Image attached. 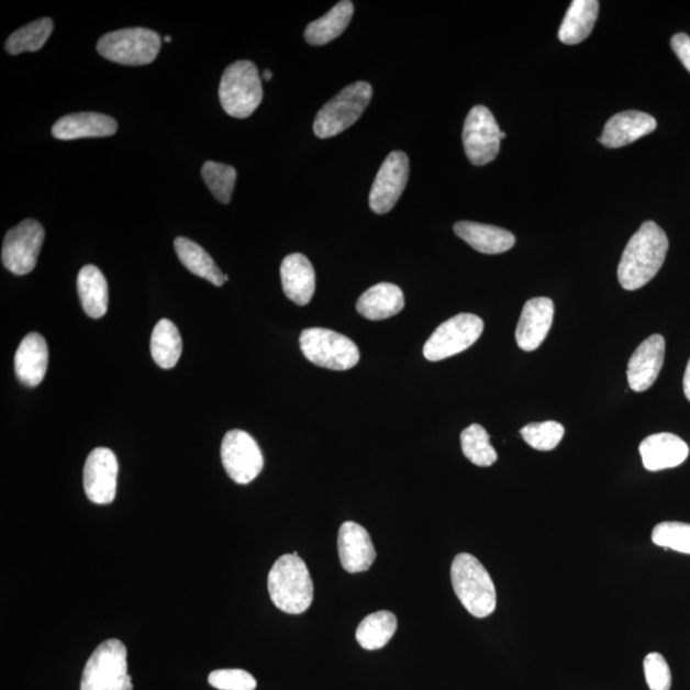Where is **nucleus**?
I'll return each mask as SVG.
<instances>
[{
  "label": "nucleus",
  "mask_w": 690,
  "mask_h": 690,
  "mask_svg": "<svg viewBox=\"0 0 690 690\" xmlns=\"http://www.w3.org/2000/svg\"><path fill=\"white\" fill-rule=\"evenodd\" d=\"M669 249L668 235L655 222L643 223L626 245L617 268L625 290L645 287L660 271Z\"/></svg>",
  "instance_id": "obj_1"
},
{
  "label": "nucleus",
  "mask_w": 690,
  "mask_h": 690,
  "mask_svg": "<svg viewBox=\"0 0 690 690\" xmlns=\"http://www.w3.org/2000/svg\"><path fill=\"white\" fill-rule=\"evenodd\" d=\"M268 588L270 599L286 614H302L313 601V582L298 553L287 554L274 564Z\"/></svg>",
  "instance_id": "obj_2"
},
{
  "label": "nucleus",
  "mask_w": 690,
  "mask_h": 690,
  "mask_svg": "<svg viewBox=\"0 0 690 690\" xmlns=\"http://www.w3.org/2000/svg\"><path fill=\"white\" fill-rule=\"evenodd\" d=\"M454 592L470 615L490 616L497 609V588L489 571L474 555L461 553L450 569Z\"/></svg>",
  "instance_id": "obj_3"
},
{
  "label": "nucleus",
  "mask_w": 690,
  "mask_h": 690,
  "mask_svg": "<svg viewBox=\"0 0 690 690\" xmlns=\"http://www.w3.org/2000/svg\"><path fill=\"white\" fill-rule=\"evenodd\" d=\"M263 97L261 77L255 63L238 60L224 70L219 98L226 114L245 120L261 104Z\"/></svg>",
  "instance_id": "obj_4"
},
{
  "label": "nucleus",
  "mask_w": 690,
  "mask_h": 690,
  "mask_svg": "<svg viewBox=\"0 0 690 690\" xmlns=\"http://www.w3.org/2000/svg\"><path fill=\"white\" fill-rule=\"evenodd\" d=\"M372 98L371 85L359 81L347 86L320 109L313 132L319 138H331L348 130L366 111Z\"/></svg>",
  "instance_id": "obj_5"
},
{
  "label": "nucleus",
  "mask_w": 690,
  "mask_h": 690,
  "mask_svg": "<svg viewBox=\"0 0 690 690\" xmlns=\"http://www.w3.org/2000/svg\"><path fill=\"white\" fill-rule=\"evenodd\" d=\"M127 649L121 641L109 639L93 650L85 665L81 690H132Z\"/></svg>",
  "instance_id": "obj_6"
},
{
  "label": "nucleus",
  "mask_w": 690,
  "mask_h": 690,
  "mask_svg": "<svg viewBox=\"0 0 690 690\" xmlns=\"http://www.w3.org/2000/svg\"><path fill=\"white\" fill-rule=\"evenodd\" d=\"M97 49L101 57L123 66L151 65L162 49V37L153 30L132 27L101 36Z\"/></svg>",
  "instance_id": "obj_7"
},
{
  "label": "nucleus",
  "mask_w": 690,
  "mask_h": 690,
  "mask_svg": "<svg viewBox=\"0 0 690 690\" xmlns=\"http://www.w3.org/2000/svg\"><path fill=\"white\" fill-rule=\"evenodd\" d=\"M300 345L310 363L329 370H349L359 360L356 343L327 329H305L301 334Z\"/></svg>",
  "instance_id": "obj_8"
},
{
  "label": "nucleus",
  "mask_w": 690,
  "mask_h": 690,
  "mask_svg": "<svg viewBox=\"0 0 690 690\" xmlns=\"http://www.w3.org/2000/svg\"><path fill=\"white\" fill-rule=\"evenodd\" d=\"M483 321L472 313L459 315L445 321L436 329L423 347V356L431 363H437L465 352L480 340Z\"/></svg>",
  "instance_id": "obj_9"
},
{
  "label": "nucleus",
  "mask_w": 690,
  "mask_h": 690,
  "mask_svg": "<svg viewBox=\"0 0 690 690\" xmlns=\"http://www.w3.org/2000/svg\"><path fill=\"white\" fill-rule=\"evenodd\" d=\"M45 231L33 219H26L5 234L2 261L4 268L15 276H26L35 269L43 247Z\"/></svg>",
  "instance_id": "obj_10"
},
{
  "label": "nucleus",
  "mask_w": 690,
  "mask_h": 690,
  "mask_svg": "<svg viewBox=\"0 0 690 690\" xmlns=\"http://www.w3.org/2000/svg\"><path fill=\"white\" fill-rule=\"evenodd\" d=\"M500 129L488 108L477 105L469 112L463 129V145L474 166H486L500 152Z\"/></svg>",
  "instance_id": "obj_11"
},
{
  "label": "nucleus",
  "mask_w": 690,
  "mask_h": 690,
  "mask_svg": "<svg viewBox=\"0 0 690 690\" xmlns=\"http://www.w3.org/2000/svg\"><path fill=\"white\" fill-rule=\"evenodd\" d=\"M222 461L235 483L247 485L261 474L264 457L255 438L242 430L226 433L222 443Z\"/></svg>",
  "instance_id": "obj_12"
},
{
  "label": "nucleus",
  "mask_w": 690,
  "mask_h": 690,
  "mask_svg": "<svg viewBox=\"0 0 690 690\" xmlns=\"http://www.w3.org/2000/svg\"><path fill=\"white\" fill-rule=\"evenodd\" d=\"M410 177V159L403 152L390 153L375 178L370 208L376 214H387L397 205Z\"/></svg>",
  "instance_id": "obj_13"
},
{
  "label": "nucleus",
  "mask_w": 690,
  "mask_h": 690,
  "mask_svg": "<svg viewBox=\"0 0 690 690\" xmlns=\"http://www.w3.org/2000/svg\"><path fill=\"white\" fill-rule=\"evenodd\" d=\"M118 460L108 448H97L86 459L84 489L86 497L99 505L111 504L115 498Z\"/></svg>",
  "instance_id": "obj_14"
},
{
  "label": "nucleus",
  "mask_w": 690,
  "mask_h": 690,
  "mask_svg": "<svg viewBox=\"0 0 690 690\" xmlns=\"http://www.w3.org/2000/svg\"><path fill=\"white\" fill-rule=\"evenodd\" d=\"M554 302L550 298H532L524 304L515 340L525 352L536 350L544 343L553 326Z\"/></svg>",
  "instance_id": "obj_15"
},
{
  "label": "nucleus",
  "mask_w": 690,
  "mask_h": 690,
  "mask_svg": "<svg viewBox=\"0 0 690 690\" xmlns=\"http://www.w3.org/2000/svg\"><path fill=\"white\" fill-rule=\"evenodd\" d=\"M665 359V340L660 334L650 335L633 353L628 364V382L632 390L642 393L654 386L661 372Z\"/></svg>",
  "instance_id": "obj_16"
},
{
  "label": "nucleus",
  "mask_w": 690,
  "mask_h": 690,
  "mask_svg": "<svg viewBox=\"0 0 690 690\" xmlns=\"http://www.w3.org/2000/svg\"><path fill=\"white\" fill-rule=\"evenodd\" d=\"M338 552L342 567L348 574H363L376 559L370 533L363 525L345 522L338 533Z\"/></svg>",
  "instance_id": "obj_17"
},
{
  "label": "nucleus",
  "mask_w": 690,
  "mask_h": 690,
  "mask_svg": "<svg viewBox=\"0 0 690 690\" xmlns=\"http://www.w3.org/2000/svg\"><path fill=\"white\" fill-rule=\"evenodd\" d=\"M48 344L41 334L30 333L23 338L14 356L15 376L30 388L41 386L48 371Z\"/></svg>",
  "instance_id": "obj_18"
},
{
  "label": "nucleus",
  "mask_w": 690,
  "mask_h": 690,
  "mask_svg": "<svg viewBox=\"0 0 690 690\" xmlns=\"http://www.w3.org/2000/svg\"><path fill=\"white\" fill-rule=\"evenodd\" d=\"M639 453L643 466L650 472L676 468L689 456L685 441L674 434L663 433L650 435L641 443Z\"/></svg>",
  "instance_id": "obj_19"
},
{
  "label": "nucleus",
  "mask_w": 690,
  "mask_h": 690,
  "mask_svg": "<svg viewBox=\"0 0 690 690\" xmlns=\"http://www.w3.org/2000/svg\"><path fill=\"white\" fill-rule=\"evenodd\" d=\"M656 127L653 115L638 111L623 112L610 118L599 141L609 148H619L649 135Z\"/></svg>",
  "instance_id": "obj_20"
},
{
  "label": "nucleus",
  "mask_w": 690,
  "mask_h": 690,
  "mask_svg": "<svg viewBox=\"0 0 690 690\" xmlns=\"http://www.w3.org/2000/svg\"><path fill=\"white\" fill-rule=\"evenodd\" d=\"M281 286L290 301L298 305L309 304L315 294L316 276L308 257L292 254L280 266Z\"/></svg>",
  "instance_id": "obj_21"
},
{
  "label": "nucleus",
  "mask_w": 690,
  "mask_h": 690,
  "mask_svg": "<svg viewBox=\"0 0 690 690\" xmlns=\"http://www.w3.org/2000/svg\"><path fill=\"white\" fill-rule=\"evenodd\" d=\"M118 130L114 118L101 113H75L62 116L53 125V136L63 140L113 136Z\"/></svg>",
  "instance_id": "obj_22"
},
{
  "label": "nucleus",
  "mask_w": 690,
  "mask_h": 690,
  "mask_svg": "<svg viewBox=\"0 0 690 690\" xmlns=\"http://www.w3.org/2000/svg\"><path fill=\"white\" fill-rule=\"evenodd\" d=\"M454 232L478 253L488 255L504 254L515 245L514 234L499 226L475 222H458Z\"/></svg>",
  "instance_id": "obj_23"
},
{
  "label": "nucleus",
  "mask_w": 690,
  "mask_h": 690,
  "mask_svg": "<svg viewBox=\"0 0 690 690\" xmlns=\"http://www.w3.org/2000/svg\"><path fill=\"white\" fill-rule=\"evenodd\" d=\"M404 294L402 289L391 283H380L367 289L358 298L357 311L367 320L380 321L404 309Z\"/></svg>",
  "instance_id": "obj_24"
},
{
  "label": "nucleus",
  "mask_w": 690,
  "mask_h": 690,
  "mask_svg": "<svg viewBox=\"0 0 690 690\" xmlns=\"http://www.w3.org/2000/svg\"><path fill=\"white\" fill-rule=\"evenodd\" d=\"M77 290L86 315L91 319L105 315L109 303L108 281L97 266H84L78 274Z\"/></svg>",
  "instance_id": "obj_25"
},
{
  "label": "nucleus",
  "mask_w": 690,
  "mask_h": 690,
  "mask_svg": "<svg viewBox=\"0 0 690 690\" xmlns=\"http://www.w3.org/2000/svg\"><path fill=\"white\" fill-rule=\"evenodd\" d=\"M600 3L598 0H575L564 18L559 30V41L576 45L586 41L592 33L598 20Z\"/></svg>",
  "instance_id": "obj_26"
},
{
  "label": "nucleus",
  "mask_w": 690,
  "mask_h": 690,
  "mask_svg": "<svg viewBox=\"0 0 690 690\" xmlns=\"http://www.w3.org/2000/svg\"><path fill=\"white\" fill-rule=\"evenodd\" d=\"M355 5L343 0L334 5L323 18L310 23L304 31V38L311 45H325L340 37L352 20Z\"/></svg>",
  "instance_id": "obj_27"
},
{
  "label": "nucleus",
  "mask_w": 690,
  "mask_h": 690,
  "mask_svg": "<svg viewBox=\"0 0 690 690\" xmlns=\"http://www.w3.org/2000/svg\"><path fill=\"white\" fill-rule=\"evenodd\" d=\"M175 248L180 263L194 276L207 279L216 287L225 283V274L218 268L213 258L198 243L178 237L175 241Z\"/></svg>",
  "instance_id": "obj_28"
},
{
  "label": "nucleus",
  "mask_w": 690,
  "mask_h": 690,
  "mask_svg": "<svg viewBox=\"0 0 690 690\" xmlns=\"http://www.w3.org/2000/svg\"><path fill=\"white\" fill-rule=\"evenodd\" d=\"M398 628L397 616L391 611H378L359 623L356 639L367 650L386 647Z\"/></svg>",
  "instance_id": "obj_29"
},
{
  "label": "nucleus",
  "mask_w": 690,
  "mask_h": 690,
  "mask_svg": "<svg viewBox=\"0 0 690 690\" xmlns=\"http://www.w3.org/2000/svg\"><path fill=\"white\" fill-rule=\"evenodd\" d=\"M152 355L155 364L162 368H172L182 355V338L171 321L163 319L154 327L152 335Z\"/></svg>",
  "instance_id": "obj_30"
},
{
  "label": "nucleus",
  "mask_w": 690,
  "mask_h": 690,
  "mask_svg": "<svg viewBox=\"0 0 690 690\" xmlns=\"http://www.w3.org/2000/svg\"><path fill=\"white\" fill-rule=\"evenodd\" d=\"M53 21L44 18L15 31L5 43V49L12 56L25 52H37L43 48L53 33Z\"/></svg>",
  "instance_id": "obj_31"
},
{
  "label": "nucleus",
  "mask_w": 690,
  "mask_h": 690,
  "mask_svg": "<svg viewBox=\"0 0 690 690\" xmlns=\"http://www.w3.org/2000/svg\"><path fill=\"white\" fill-rule=\"evenodd\" d=\"M465 457L478 467H490L498 460V453L490 444V435L481 425H470L460 435Z\"/></svg>",
  "instance_id": "obj_32"
},
{
  "label": "nucleus",
  "mask_w": 690,
  "mask_h": 690,
  "mask_svg": "<svg viewBox=\"0 0 690 690\" xmlns=\"http://www.w3.org/2000/svg\"><path fill=\"white\" fill-rule=\"evenodd\" d=\"M202 178L214 198L222 203H230L237 179V171L231 166L216 162H207L202 167Z\"/></svg>",
  "instance_id": "obj_33"
},
{
  "label": "nucleus",
  "mask_w": 690,
  "mask_h": 690,
  "mask_svg": "<svg viewBox=\"0 0 690 690\" xmlns=\"http://www.w3.org/2000/svg\"><path fill=\"white\" fill-rule=\"evenodd\" d=\"M521 435L531 448L548 452L554 450L563 441L564 427L555 421L530 423L521 430Z\"/></svg>",
  "instance_id": "obj_34"
},
{
  "label": "nucleus",
  "mask_w": 690,
  "mask_h": 690,
  "mask_svg": "<svg viewBox=\"0 0 690 690\" xmlns=\"http://www.w3.org/2000/svg\"><path fill=\"white\" fill-rule=\"evenodd\" d=\"M653 541L657 546L690 555V524L681 522L657 524L653 531Z\"/></svg>",
  "instance_id": "obj_35"
},
{
  "label": "nucleus",
  "mask_w": 690,
  "mask_h": 690,
  "mask_svg": "<svg viewBox=\"0 0 690 690\" xmlns=\"http://www.w3.org/2000/svg\"><path fill=\"white\" fill-rule=\"evenodd\" d=\"M645 677L649 690H670L672 683L671 670L668 661L661 654H648L643 663Z\"/></svg>",
  "instance_id": "obj_36"
},
{
  "label": "nucleus",
  "mask_w": 690,
  "mask_h": 690,
  "mask_svg": "<svg viewBox=\"0 0 690 690\" xmlns=\"http://www.w3.org/2000/svg\"><path fill=\"white\" fill-rule=\"evenodd\" d=\"M209 683L219 690H255L256 679L241 669L215 670L209 676Z\"/></svg>",
  "instance_id": "obj_37"
},
{
  "label": "nucleus",
  "mask_w": 690,
  "mask_h": 690,
  "mask_svg": "<svg viewBox=\"0 0 690 690\" xmlns=\"http://www.w3.org/2000/svg\"><path fill=\"white\" fill-rule=\"evenodd\" d=\"M671 48L690 73V37L687 34H677L671 38Z\"/></svg>",
  "instance_id": "obj_38"
},
{
  "label": "nucleus",
  "mask_w": 690,
  "mask_h": 690,
  "mask_svg": "<svg viewBox=\"0 0 690 690\" xmlns=\"http://www.w3.org/2000/svg\"><path fill=\"white\" fill-rule=\"evenodd\" d=\"M683 388H685V394L688 401L690 402V359H689L687 370L685 374Z\"/></svg>",
  "instance_id": "obj_39"
},
{
  "label": "nucleus",
  "mask_w": 690,
  "mask_h": 690,
  "mask_svg": "<svg viewBox=\"0 0 690 690\" xmlns=\"http://www.w3.org/2000/svg\"><path fill=\"white\" fill-rule=\"evenodd\" d=\"M264 80L265 81H270L272 78V73L270 69H265L264 74H263Z\"/></svg>",
  "instance_id": "obj_40"
},
{
  "label": "nucleus",
  "mask_w": 690,
  "mask_h": 690,
  "mask_svg": "<svg viewBox=\"0 0 690 690\" xmlns=\"http://www.w3.org/2000/svg\"><path fill=\"white\" fill-rule=\"evenodd\" d=\"M505 137H507V133H505V132H501V133H500V138H501V140H504Z\"/></svg>",
  "instance_id": "obj_41"
},
{
  "label": "nucleus",
  "mask_w": 690,
  "mask_h": 690,
  "mask_svg": "<svg viewBox=\"0 0 690 690\" xmlns=\"http://www.w3.org/2000/svg\"><path fill=\"white\" fill-rule=\"evenodd\" d=\"M164 42L170 43L171 42V37L167 36L166 38H164Z\"/></svg>",
  "instance_id": "obj_42"
}]
</instances>
